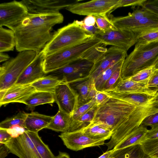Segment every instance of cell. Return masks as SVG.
Here are the masks:
<instances>
[{
    "mask_svg": "<svg viewBox=\"0 0 158 158\" xmlns=\"http://www.w3.org/2000/svg\"><path fill=\"white\" fill-rule=\"evenodd\" d=\"M52 117L37 112L27 113L24 122L25 128L28 131L38 133L42 129L47 128Z\"/></svg>",
    "mask_w": 158,
    "mask_h": 158,
    "instance_id": "obj_22",
    "label": "cell"
},
{
    "mask_svg": "<svg viewBox=\"0 0 158 158\" xmlns=\"http://www.w3.org/2000/svg\"><path fill=\"white\" fill-rule=\"evenodd\" d=\"M156 69L155 65H153L139 71L128 79L138 82L147 83Z\"/></svg>",
    "mask_w": 158,
    "mask_h": 158,
    "instance_id": "obj_40",
    "label": "cell"
},
{
    "mask_svg": "<svg viewBox=\"0 0 158 158\" xmlns=\"http://www.w3.org/2000/svg\"><path fill=\"white\" fill-rule=\"evenodd\" d=\"M94 37L86 32L74 20L52 33L51 40L42 51L46 56Z\"/></svg>",
    "mask_w": 158,
    "mask_h": 158,
    "instance_id": "obj_4",
    "label": "cell"
},
{
    "mask_svg": "<svg viewBox=\"0 0 158 158\" xmlns=\"http://www.w3.org/2000/svg\"><path fill=\"white\" fill-rule=\"evenodd\" d=\"M60 13L35 14L29 13L14 30L16 50L19 52L32 51L39 53L51 40L54 26L63 22Z\"/></svg>",
    "mask_w": 158,
    "mask_h": 158,
    "instance_id": "obj_1",
    "label": "cell"
},
{
    "mask_svg": "<svg viewBox=\"0 0 158 158\" xmlns=\"http://www.w3.org/2000/svg\"><path fill=\"white\" fill-rule=\"evenodd\" d=\"M97 108V106H95L80 117L71 120L68 131L78 130L88 126L92 121Z\"/></svg>",
    "mask_w": 158,
    "mask_h": 158,
    "instance_id": "obj_32",
    "label": "cell"
},
{
    "mask_svg": "<svg viewBox=\"0 0 158 158\" xmlns=\"http://www.w3.org/2000/svg\"><path fill=\"white\" fill-rule=\"evenodd\" d=\"M97 106L94 98L88 102L79 106L72 114L71 116V120L80 117L93 107Z\"/></svg>",
    "mask_w": 158,
    "mask_h": 158,
    "instance_id": "obj_41",
    "label": "cell"
},
{
    "mask_svg": "<svg viewBox=\"0 0 158 158\" xmlns=\"http://www.w3.org/2000/svg\"><path fill=\"white\" fill-rule=\"evenodd\" d=\"M62 82L57 77L47 75L31 85L36 91L54 94L56 88Z\"/></svg>",
    "mask_w": 158,
    "mask_h": 158,
    "instance_id": "obj_29",
    "label": "cell"
},
{
    "mask_svg": "<svg viewBox=\"0 0 158 158\" xmlns=\"http://www.w3.org/2000/svg\"><path fill=\"white\" fill-rule=\"evenodd\" d=\"M147 87L157 92L158 91V69H156L147 84Z\"/></svg>",
    "mask_w": 158,
    "mask_h": 158,
    "instance_id": "obj_45",
    "label": "cell"
},
{
    "mask_svg": "<svg viewBox=\"0 0 158 158\" xmlns=\"http://www.w3.org/2000/svg\"><path fill=\"white\" fill-rule=\"evenodd\" d=\"M94 63L81 58L47 74L55 77L62 83H69L89 76Z\"/></svg>",
    "mask_w": 158,
    "mask_h": 158,
    "instance_id": "obj_8",
    "label": "cell"
},
{
    "mask_svg": "<svg viewBox=\"0 0 158 158\" xmlns=\"http://www.w3.org/2000/svg\"><path fill=\"white\" fill-rule=\"evenodd\" d=\"M110 158H151L144 152L141 143L114 150Z\"/></svg>",
    "mask_w": 158,
    "mask_h": 158,
    "instance_id": "obj_25",
    "label": "cell"
},
{
    "mask_svg": "<svg viewBox=\"0 0 158 158\" xmlns=\"http://www.w3.org/2000/svg\"><path fill=\"white\" fill-rule=\"evenodd\" d=\"M71 123V115L59 109L47 128L56 132L64 133L69 131Z\"/></svg>",
    "mask_w": 158,
    "mask_h": 158,
    "instance_id": "obj_26",
    "label": "cell"
},
{
    "mask_svg": "<svg viewBox=\"0 0 158 158\" xmlns=\"http://www.w3.org/2000/svg\"><path fill=\"white\" fill-rule=\"evenodd\" d=\"M67 83L78 96V107L90 101L88 99L89 91L95 85L93 78L89 76Z\"/></svg>",
    "mask_w": 158,
    "mask_h": 158,
    "instance_id": "obj_21",
    "label": "cell"
},
{
    "mask_svg": "<svg viewBox=\"0 0 158 158\" xmlns=\"http://www.w3.org/2000/svg\"><path fill=\"white\" fill-rule=\"evenodd\" d=\"M27 114L20 111L16 114L8 118L0 123V128L7 129L16 126H19L25 129L24 122Z\"/></svg>",
    "mask_w": 158,
    "mask_h": 158,
    "instance_id": "obj_37",
    "label": "cell"
},
{
    "mask_svg": "<svg viewBox=\"0 0 158 158\" xmlns=\"http://www.w3.org/2000/svg\"><path fill=\"white\" fill-rule=\"evenodd\" d=\"M158 111V102H152L145 106L137 107L127 118L112 130L110 141L105 143L107 150L113 148L133 132L141 125L146 117Z\"/></svg>",
    "mask_w": 158,
    "mask_h": 158,
    "instance_id": "obj_5",
    "label": "cell"
},
{
    "mask_svg": "<svg viewBox=\"0 0 158 158\" xmlns=\"http://www.w3.org/2000/svg\"><path fill=\"white\" fill-rule=\"evenodd\" d=\"M141 144L145 152L151 158H158V138L146 139Z\"/></svg>",
    "mask_w": 158,
    "mask_h": 158,
    "instance_id": "obj_39",
    "label": "cell"
},
{
    "mask_svg": "<svg viewBox=\"0 0 158 158\" xmlns=\"http://www.w3.org/2000/svg\"><path fill=\"white\" fill-rule=\"evenodd\" d=\"M141 125L149 126L151 127L158 126V111L146 117L142 121Z\"/></svg>",
    "mask_w": 158,
    "mask_h": 158,
    "instance_id": "obj_44",
    "label": "cell"
},
{
    "mask_svg": "<svg viewBox=\"0 0 158 158\" xmlns=\"http://www.w3.org/2000/svg\"><path fill=\"white\" fill-rule=\"evenodd\" d=\"M147 9L145 16L135 24L131 31L158 28V14Z\"/></svg>",
    "mask_w": 158,
    "mask_h": 158,
    "instance_id": "obj_31",
    "label": "cell"
},
{
    "mask_svg": "<svg viewBox=\"0 0 158 158\" xmlns=\"http://www.w3.org/2000/svg\"><path fill=\"white\" fill-rule=\"evenodd\" d=\"M147 0H118L116 3L107 15H110L111 12L119 7L128 6H139L142 7Z\"/></svg>",
    "mask_w": 158,
    "mask_h": 158,
    "instance_id": "obj_42",
    "label": "cell"
},
{
    "mask_svg": "<svg viewBox=\"0 0 158 158\" xmlns=\"http://www.w3.org/2000/svg\"><path fill=\"white\" fill-rule=\"evenodd\" d=\"M157 138H158V126L151 127V129L148 130L145 135V140Z\"/></svg>",
    "mask_w": 158,
    "mask_h": 158,
    "instance_id": "obj_51",
    "label": "cell"
},
{
    "mask_svg": "<svg viewBox=\"0 0 158 158\" xmlns=\"http://www.w3.org/2000/svg\"><path fill=\"white\" fill-rule=\"evenodd\" d=\"M94 37L75 45L58 50L45 56L43 66L47 73L80 58L86 51L101 43Z\"/></svg>",
    "mask_w": 158,
    "mask_h": 158,
    "instance_id": "obj_6",
    "label": "cell"
},
{
    "mask_svg": "<svg viewBox=\"0 0 158 158\" xmlns=\"http://www.w3.org/2000/svg\"><path fill=\"white\" fill-rule=\"evenodd\" d=\"M59 136L68 148L75 151L87 147L99 146L105 143V140L93 139L80 130L62 133Z\"/></svg>",
    "mask_w": 158,
    "mask_h": 158,
    "instance_id": "obj_14",
    "label": "cell"
},
{
    "mask_svg": "<svg viewBox=\"0 0 158 158\" xmlns=\"http://www.w3.org/2000/svg\"><path fill=\"white\" fill-rule=\"evenodd\" d=\"M98 91L96 89L95 85L90 90L89 95L88 99L90 101L94 98Z\"/></svg>",
    "mask_w": 158,
    "mask_h": 158,
    "instance_id": "obj_54",
    "label": "cell"
},
{
    "mask_svg": "<svg viewBox=\"0 0 158 158\" xmlns=\"http://www.w3.org/2000/svg\"><path fill=\"white\" fill-rule=\"evenodd\" d=\"M38 54L32 51L19 52L3 63L0 67V91L15 84L21 75Z\"/></svg>",
    "mask_w": 158,
    "mask_h": 158,
    "instance_id": "obj_7",
    "label": "cell"
},
{
    "mask_svg": "<svg viewBox=\"0 0 158 158\" xmlns=\"http://www.w3.org/2000/svg\"><path fill=\"white\" fill-rule=\"evenodd\" d=\"M59 109L72 115L78 107V96L68 83H61L56 88L54 93Z\"/></svg>",
    "mask_w": 158,
    "mask_h": 158,
    "instance_id": "obj_13",
    "label": "cell"
},
{
    "mask_svg": "<svg viewBox=\"0 0 158 158\" xmlns=\"http://www.w3.org/2000/svg\"><path fill=\"white\" fill-rule=\"evenodd\" d=\"M4 144L9 148L10 153L19 158H42L27 130L17 137H12Z\"/></svg>",
    "mask_w": 158,
    "mask_h": 158,
    "instance_id": "obj_12",
    "label": "cell"
},
{
    "mask_svg": "<svg viewBox=\"0 0 158 158\" xmlns=\"http://www.w3.org/2000/svg\"><path fill=\"white\" fill-rule=\"evenodd\" d=\"M16 45L14 31L0 27V53L12 51Z\"/></svg>",
    "mask_w": 158,
    "mask_h": 158,
    "instance_id": "obj_30",
    "label": "cell"
},
{
    "mask_svg": "<svg viewBox=\"0 0 158 158\" xmlns=\"http://www.w3.org/2000/svg\"><path fill=\"white\" fill-rule=\"evenodd\" d=\"M142 7L158 14V0H147Z\"/></svg>",
    "mask_w": 158,
    "mask_h": 158,
    "instance_id": "obj_48",
    "label": "cell"
},
{
    "mask_svg": "<svg viewBox=\"0 0 158 158\" xmlns=\"http://www.w3.org/2000/svg\"><path fill=\"white\" fill-rule=\"evenodd\" d=\"M77 23L86 32L94 36V35L100 30L98 28L96 24L94 26H87L85 25L83 21L75 20Z\"/></svg>",
    "mask_w": 158,
    "mask_h": 158,
    "instance_id": "obj_46",
    "label": "cell"
},
{
    "mask_svg": "<svg viewBox=\"0 0 158 158\" xmlns=\"http://www.w3.org/2000/svg\"><path fill=\"white\" fill-rule=\"evenodd\" d=\"M109 97L97 106L92 122H98L107 126L112 131L127 118L137 107L123 100Z\"/></svg>",
    "mask_w": 158,
    "mask_h": 158,
    "instance_id": "obj_3",
    "label": "cell"
},
{
    "mask_svg": "<svg viewBox=\"0 0 158 158\" xmlns=\"http://www.w3.org/2000/svg\"><path fill=\"white\" fill-rule=\"evenodd\" d=\"M106 46L101 42L86 51L80 58L94 64L106 51L107 48Z\"/></svg>",
    "mask_w": 158,
    "mask_h": 158,
    "instance_id": "obj_36",
    "label": "cell"
},
{
    "mask_svg": "<svg viewBox=\"0 0 158 158\" xmlns=\"http://www.w3.org/2000/svg\"><path fill=\"white\" fill-rule=\"evenodd\" d=\"M55 101L54 94L36 91L26 99L24 104L30 108L45 104H52Z\"/></svg>",
    "mask_w": 158,
    "mask_h": 158,
    "instance_id": "obj_28",
    "label": "cell"
},
{
    "mask_svg": "<svg viewBox=\"0 0 158 158\" xmlns=\"http://www.w3.org/2000/svg\"><path fill=\"white\" fill-rule=\"evenodd\" d=\"M27 132L42 158H56V156L53 154L48 145L43 142L38 133L27 130Z\"/></svg>",
    "mask_w": 158,
    "mask_h": 158,
    "instance_id": "obj_33",
    "label": "cell"
},
{
    "mask_svg": "<svg viewBox=\"0 0 158 158\" xmlns=\"http://www.w3.org/2000/svg\"><path fill=\"white\" fill-rule=\"evenodd\" d=\"M125 59L117 63L105 70L94 79L95 87L98 91H102L106 82L115 71L118 68L122 66Z\"/></svg>",
    "mask_w": 158,
    "mask_h": 158,
    "instance_id": "obj_34",
    "label": "cell"
},
{
    "mask_svg": "<svg viewBox=\"0 0 158 158\" xmlns=\"http://www.w3.org/2000/svg\"><path fill=\"white\" fill-rule=\"evenodd\" d=\"M90 138L97 140H106L110 139L112 132L105 125L98 122H91L86 127L80 129Z\"/></svg>",
    "mask_w": 158,
    "mask_h": 158,
    "instance_id": "obj_24",
    "label": "cell"
},
{
    "mask_svg": "<svg viewBox=\"0 0 158 158\" xmlns=\"http://www.w3.org/2000/svg\"><path fill=\"white\" fill-rule=\"evenodd\" d=\"M101 92L109 96L123 100L136 107L145 106L152 102L155 95L145 93L120 92L109 90Z\"/></svg>",
    "mask_w": 158,
    "mask_h": 158,
    "instance_id": "obj_19",
    "label": "cell"
},
{
    "mask_svg": "<svg viewBox=\"0 0 158 158\" xmlns=\"http://www.w3.org/2000/svg\"><path fill=\"white\" fill-rule=\"evenodd\" d=\"M10 153L9 148L5 144L0 143V158H5Z\"/></svg>",
    "mask_w": 158,
    "mask_h": 158,
    "instance_id": "obj_53",
    "label": "cell"
},
{
    "mask_svg": "<svg viewBox=\"0 0 158 158\" xmlns=\"http://www.w3.org/2000/svg\"><path fill=\"white\" fill-rule=\"evenodd\" d=\"M56 158H70L68 154L65 152L59 151L58 155Z\"/></svg>",
    "mask_w": 158,
    "mask_h": 158,
    "instance_id": "obj_57",
    "label": "cell"
},
{
    "mask_svg": "<svg viewBox=\"0 0 158 158\" xmlns=\"http://www.w3.org/2000/svg\"><path fill=\"white\" fill-rule=\"evenodd\" d=\"M132 31L136 39V43H146L158 40V28Z\"/></svg>",
    "mask_w": 158,
    "mask_h": 158,
    "instance_id": "obj_35",
    "label": "cell"
},
{
    "mask_svg": "<svg viewBox=\"0 0 158 158\" xmlns=\"http://www.w3.org/2000/svg\"><path fill=\"white\" fill-rule=\"evenodd\" d=\"M127 51L111 46L94 64L89 76L94 79L105 70L127 56Z\"/></svg>",
    "mask_w": 158,
    "mask_h": 158,
    "instance_id": "obj_15",
    "label": "cell"
},
{
    "mask_svg": "<svg viewBox=\"0 0 158 158\" xmlns=\"http://www.w3.org/2000/svg\"><path fill=\"white\" fill-rule=\"evenodd\" d=\"M83 22L84 24L87 26H94L96 25L95 18L93 15L87 16Z\"/></svg>",
    "mask_w": 158,
    "mask_h": 158,
    "instance_id": "obj_52",
    "label": "cell"
},
{
    "mask_svg": "<svg viewBox=\"0 0 158 158\" xmlns=\"http://www.w3.org/2000/svg\"><path fill=\"white\" fill-rule=\"evenodd\" d=\"M152 102H158V91L155 94L154 98L152 100Z\"/></svg>",
    "mask_w": 158,
    "mask_h": 158,
    "instance_id": "obj_58",
    "label": "cell"
},
{
    "mask_svg": "<svg viewBox=\"0 0 158 158\" xmlns=\"http://www.w3.org/2000/svg\"><path fill=\"white\" fill-rule=\"evenodd\" d=\"M10 59V56L7 54L0 53V62L6 61Z\"/></svg>",
    "mask_w": 158,
    "mask_h": 158,
    "instance_id": "obj_56",
    "label": "cell"
},
{
    "mask_svg": "<svg viewBox=\"0 0 158 158\" xmlns=\"http://www.w3.org/2000/svg\"><path fill=\"white\" fill-rule=\"evenodd\" d=\"M158 59V40L136 43L133 50L124 60L121 77L127 79L139 71L154 65Z\"/></svg>",
    "mask_w": 158,
    "mask_h": 158,
    "instance_id": "obj_2",
    "label": "cell"
},
{
    "mask_svg": "<svg viewBox=\"0 0 158 158\" xmlns=\"http://www.w3.org/2000/svg\"><path fill=\"white\" fill-rule=\"evenodd\" d=\"M6 130L12 138H16L19 136L25 131L27 130L26 129L19 126H14Z\"/></svg>",
    "mask_w": 158,
    "mask_h": 158,
    "instance_id": "obj_47",
    "label": "cell"
},
{
    "mask_svg": "<svg viewBox=\"0 0 158 158\" xmlns=\"http://www.w3.org/2000/svg\"><path fill=\"white\" fill-rule=\"evenodd\" d=\"M29 13L44 14L56 13L71 3L65 0H23Z\"/></svg>",
    "mask_w": 158,
    "mask_h": 158,
    "instance_id": "obj_16",
    "label": "cell"
},
{
    "mask_svg": "<svg viewBox=\"0 0 158 158\" xmlns=\"http://www.w3.org/2000/svg\"><path fill=\"white\" fill-rule=\"evenodd\" d=\"M154 65H155V66L156 69H158V59L155 63Z\"/></svg>",
    "mask_w": 158,
    "mask_h": 158,
    "instance_id": "obj_59",
    "label": "cell"
},
{
    "mask_svg": "<svg viewBox=\"0 0 158 158\" xmlns=\"http://www.w3.org/2000/svg\"><path fill=\"white\" fill-rule=\"evenodd\" d=\"M29 13L21 1L14 0L0 4V27L6 26L14 31Z\"/></svg>",
    "mask_w": 158,
    "mask_h": 158,
    "instance_id": "obj_9",
    "label": "cell"
},
{
    "mask_svg": "<svg viewBox=\"0 0 158 158\" xmlns=\"http://www.w3.org/2000/svg\"><path fill=\"white\" fill-rule=\"evenodd\" d=\"M94 37L106 46L112 45L126 51L136 43L134 33L125 29H117L106 32L99 30Z\"/></svg>",
    "mask_w": 158,
    "mask_h": 158,
    "instance_id": "obj_10",
    "label": "cell"
},
{
    "mask_svg": "<svg viewBox=\"0 0 158 158\" xmlns=\"http://www.w3.org/2000/svg\"><path fill=\"white\" fill-rule=\"evenodd\" d=\"M109 97L104 93L98 91L95 96L94 99L97 106H98L106 101Z\"/></svg>",
    "mask_w": 158,
    "mask_h": 158,
    "instance_id": "obj_49",
    "label": "cell"
},
{
    "mask_svg": "<svg viewBox=\"0 0 158 158\" xmlns=\"http://www.w3.org/2000/svg\"><path fill=\"white\" fill-rule=\"evenodd\" d=\"M122 66L118 68L107 81L102 91L111 89L118 82L121 78Z\"/></svg>",
    "mask_w": 158,
    "mask_h": 158,
    "instance_id": "obj_43",
    "label": "cell"
},
{
    "mask_svg": "<svg viewBox=\"0 0 158 158\" xmlns=\"http://www.w3.org/2000/svg\"><path fill=\"white\" fill-rule=\"evenodd\" d=\"M95 19L98 28L101 31L106 32L117 29L111 22L107 14H100L93 16Z\"/></svg>",
    "mask_w": 158,
    "mask_h": 158,
    "instance_id": "obj_38",
    "label": "cell"
},
{
    "mask_svg": "<svg viewBox=\"0 0 158 158\" xmlns=\"http://www.w3.org/2000/svg\"><path fill=\"white\" fill-rule=\"evenodd\" d=\"M36 91L31 84H15L6 89L0 91V106L13 102L24 103L28 97Z\"/></svg>",
    "mask_w": 158,
    "mask_h": 158,
    "instance_id": "obj_17",
    "label": "cell"
},
{
    "mask_svg": "<svg viewBox=\"0 0 158 158\" xmlns=\"http://www.w3.org/2000/svg\"><path fill=\"white\" fill-rule=\"evenodd\" d=\"M148 130L140 125L133 132L118 144L113 149L114 150L135 144L141 143L145 139Z\"/></svg>",
    "mask_w": 158,
    "mask_h": 158,
    "instance_id": "obj_27",
    "label": "cell"
},
{
    "mask_svg": "<svg viewBox=\"0 0 158 158\" xmlns=\"http://www.w3.org/2000/svg\"><path fill=\"white\" fill-rule=\"evenodd\" d=\"M114 151V149H113L110 150H107L98 158H110L111 155Z\"/></svg>",
    "mask_w": 158,
    "mask_h": 158,
    "instance_id": "obj_55",
    "label": "cell"
},
{
    "mask_svg": "<svg viewBox=\"0 0 158 158\" xmlns=\"http://www.w3.org/2000/svg\"><path fill=\"white\" fill-rule=\"evenodd\" d=\"M118 0H93L84 2L71 3L66 9L79 15L107 14Z\"/></svg>",
    "mask_w": 158,
    "mask_h": 158,
    "instance_id": "obj_11",
    "label": "cell"
},
{
    "mask_svg": "<svg viewBox=\"0 0 158 158\" xmlns=\"http://www.w3.org/2000/svg\"><path fill=\"white\" fill-rule=\"evenodd\" d=\"M148 9L143 7L137 9L132 13H129L127 16L115 17L110 15L108 16L118 29L131 30L135 24L142 19L146 15Z\"/></svg>",
    "mask_w": 158,
    "mask_h": 158,
    "instance_id": "obj_20",
    "label": "cell"
},
{
    "mask_svg": "<svg viewBox=\"0 0 158 158\" xmlns=\"http://www.w3.org/2000/svg\"><path fill=\"white\" fill-rule=\"evenodd\" d=\"M45 56L42 51L33 61L26 68L15 84H31L47 75L44 71L43 62Z\"/></svg>",
    "mask_w": 158,
    "mask_h": 158,
    "instance_id": "obj_18",
    "label": "cell"
},
{
    "mask_svg": "<svg viewBox=\"0 0 158 158\" xmlns=\"http://www.w3.org/2000/svg\"><path fill=\"white\" fill-rule=\"evenodd\" d=\"M12 138L6 130L0 128V143L5 144Z\"/></svg>",
    "mask_w": 158,
    "mask_h": 158,
    "instance_id": "obj_50",
    "label": "cell"
},
{
    "mask_svg": "<svg viewBox=\"0 0 158 158\" xmlns=\"http://www.w3.org/2000/svg\"><path fill=\"white\" fill-rule=\"evenodd\" d=\"M147 84L135 82L129 79L122 80L121 78L113 88L109 90L124 92L145 93L155 95L157 92L148 88Z\"/></svg>",
    "mask_w": 158,
    "mask_h": 158,
    "instance_id": "obj_23",
    "label": "cell"
}]
</instances>
